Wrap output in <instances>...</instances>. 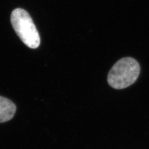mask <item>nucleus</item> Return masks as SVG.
Instances as JSON below:
<instances>
[{
	"instance_id": "nucleus-1",
	"label": "nucleus",
	"mask_w": 149,
	"mask_h": 149,
	"mask_svg": "<svg viewBox=\"0 0 149 149\" xmlns=\"http://www.w3.org/2000/svg\"><path fill=\"white\" fill-rule=\"evenodd\" d=\"M140 72L141 67L136 59L132 57L123 58L111 69L108 76V82L114 89H124L137 81Z\"/></svg>"
},
{
	"instance_id": "nucleus-2",
	"label": "nucleus",
	"mask_w": 149,
	"mask_h": 149,
	"mask_svg": "<svg viewBox=\"0 0 149 149\" xmlns=\"http://www.w3.org/2000/svg\"><path fill=\"white\" fill-rule=\"evenodd\" d=\"M11 24L16 33L26 45L37 49L40 43L39 34L29 14L21 8H16L11 15Z\"/></svg>"
},
{
	"instance_id": "nucleus-3",
	"label": "nucleus",
	"mask_w": 149,
	"mask_h": 149,
	"mask_svg": "<svg viewBox=\"0 0 149 149\" xmlns=\"http://www.w3.org/2000/svg\"><path fill=\"white\" fill-rule=\"evenodd\" d=\"M16 107L10 100L0 96V123L11 120L15 114Z\"/></svg>"
}]
</instances>
